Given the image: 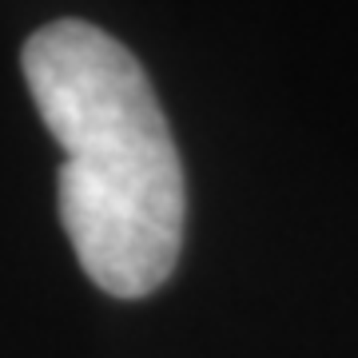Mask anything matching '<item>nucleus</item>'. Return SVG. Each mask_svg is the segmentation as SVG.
<instances>
[{"label":"nucleus","instance_id":"1","mask_svg":"<svg viewBox=\"0 0 358 358\" xmlns=\"http://www.w3.org/2000/svg\"><path fill=\"white\" fill-rule=\"evenodd\" d=\"M44 128L64 148L60 223L115 299L164 287L183 247V167L143 64L88 20H52L20 52Z\"/></svg>","mask_w":358,"mask_h":358}]
</instances>
